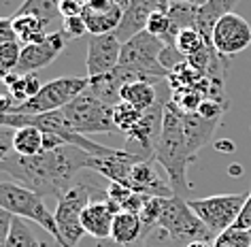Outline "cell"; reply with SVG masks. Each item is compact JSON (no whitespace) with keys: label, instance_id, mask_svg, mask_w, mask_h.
<instances>
[{"label":"cell","instance_id":"obj_26","mask_svg":"<svg viewBox=\"0 0 251 247\" xmlns=\"http://www.w3.org/2000/svg\"><path fill=\"white\" fill-rule=\"evenodd\" d=\"M7 247H43L34 232L30 230L26 220L13 218V226H11V234L7 239Z\"/></svg>","mask_w":251,"mask_h":247},{"label":"cell","instance_id":"obj_23","mask_svg":"<svg viewBox=\"0 0 251 247\" xmlns=\"http://www.w3.org/2000/svg\"><path fill=\"white\" fill-rule=\"evenodd\" d=\"M60 2L62 0H24L15 13L17 15H22V13L36 15V17H41L47 26H51L55 22V17L60 15Z\"/></svg>","mask_w":251,"mask_h":247},{"label":"cell","instance_id":"obj_21","mask_svg":"<svg viewBox=\"0 0 251 247\" xmlns=\"http://www.w3.org/2000/svg\"><path fill=\"white\" fill-rule=\"evenodd\" d=\"M43 137H45V132L41 128H34V126L17 128L13 132V154L24 156V158H32V156L43 154V151H45Z\"/></svg>","mask_w":251,"mask_h":247},{"label":"cell","instance_id":"obj_39","mask_svg":"<svg viewBox=\"0 0 251 247\" xmlns=\"http://www.w3.org/2000/svg\"><path fill=\"white\" fill-rule=\"evenodd\" d=\"M215 147L219 149V151H234V143H215Z\"/></svg>","mask_w":251,"mask_h":247},{"label":"cell","instance_id":"obj_18","mask_svg":"<svg viewBox=\"0 0 251 247\" xmlns=\"http://www.w3.org/2000/svg\"><path fill=\"white\" fill-rule=\"evenodd\" d=\"M181 119H183V130H185L187 143H190V149L196 156L213 138L219 126V119H206L202 115H198V113H181Z\"/></svg>","mask_w":251,"mask_h":247},{"label":"cell","instance_id":"obj_30","mask_svg":"<svg viewBox=\"0 0 251 247\" xmlns=\"http://www.w3.org/2000/svg\"><path fill=\"white\" fill-rule=\"evenodd\" d=\"M62 34L68 39H81L83 34H87V26H85V20L81 15L77 17H68V20H62Z\"/></svg>","mask_w":251,"mask_h":247},{"label":"cell","instance_id":"obj_32","mask_svg":"<svg viewBox=\"0 0 251 247\" xmlns=\"http://www.w3.org/2000/svg\"><path fill=\"white\" fill-rule=\"evenodd\" d=\"M13 128H2L0 126V164L13 156Z\"/></svg>","mask_w":251,"mask_h":247},{"label":"cell","instance_id":"obj_40","mask_svg":"<svg viewBox=\"0 0 251 247\" xmlns=\"http://www.w3.org/2000/svg\"><path fill=\"white\" fill-rule=\"evenodd\" d=\"M185 247H213L211 241H194V243L185 245Z\"/></svg>","mask_w":251,"mask_h":247},{"label":"cell","instance_id":"obj_1","mask_svg":"<svg viewBox=\"0 0 251 247\" xmlns=\"http://www.w3.org/2000/svg\"><path fill=\"white\" fill-rule=\"evenodd\" d=\"M90 154L75 145H64L53 151L24 158L13 154L0 164V170L9 173L20 186L41 196H53L55 200L75 186L79 170L87 168Z\"/></svg>","mask_w":251,"mask_h":247},{"label":"cell","instance_id":"obj_6","mask_svg":"<svg viewBox=\"0 0 251 247\" xmlns=\"http://www.w3.org/2000/svg\"><path fill=\"white\" fill-rule=\"evenodd\" d=\"M158 230L171 237L177 245L185 243L190 245L194 241H215L209 228L204 226V221L194 213L187 198L181 196H171V198H162V211L158 220Z\"/></svg>","mask_w":251,"mask_h":247},{"label":"cell","instance_id":"obj_38","mask_svg":"<svg viewBox=\"0 0 251 247\" xmlns=\"http://www.w3.org/2000/svg\"><path fill=\"white\" fill-rule=\"evenodd\" d=\"M173 4H192V7H202L206 4V0H168Z\"/></svg>","mask_w":251,"mask_h":247},{"label":"cell","instance_id":"obj_36","mask_svg":"<svg viewBox=\"0 0 251 247\" xmlns=\"http://www.w3.org/2000/svg\"><path fill=\"white\" fill-rule=\"evenodd\" d=\"M232 228H238V230H251V192L247 194V200H245V207L241 215H238L236 224Z\"/></svg>","mask_w":251,"mask_h":247},{"label":"cell","instance_id":"obj_3","mask_svg":"<svg viewBox=\"0 0 251 247\" xmlns=\"http://www.w3.org/2000/svg\"><path fill=\"white\" fill-rule=\"evenodd\" d=\"M166 43L151 36L149 32H139L130 41L122 45V58H119V68L128 71L136 81H153L166 79L168 68L162 64V52Z\"/></svg>","mask_w":251,"mask_h":247},{"label":"cell","instance_id":"obj_13","mask_svg":"<svg viewBox=\"0 0 251 247\" xmlns=\"http://www.w3.org/2000/svg\"><path fill=\"white\" fill-rule=\"evenodd\" d=\"M128 188L134 190V192L153 196V198H171V196H175L171 181H168V177L160 173V164L155 162V158H141L134 164Z\"/></svg>","mask_w":251,"mask_h":247},{"label":"cell","instance_id":"obj_8","mask_svg":"<svg viewBox=\"0 0 251 247\" xmlns=\"http://www.w3.org/2000/svg\"><path fill=\"white\" fill-rule=\"evenodd\" d=\"M90 87V79L85 77H60L45 83L41 92L22 105H15L11 113H22V115H41L49 111H60L75 100L79 94H83Z\"/></svg>","mask_w":251,"mask_h":247},{"label":"cell","instance_id":"obj_31","mask_svg":"<svg viewBox=\"0 0 251 247\" xmlns=\"http://www.w3.org/2000/svg\"><path fill=\"white\" fill-rule=\"evenodd\" d=\"M228 109V103H219V100H213V98H206L198 109V115H202L206 119H222L224 111Z\"/></svg>","mask_w":251,"mask_h":247},{"label":"cell","instance_id":"obj_9","mask_svg":"<svg viewBox=\"0 0 251 247\" xmlns=\"http://www.w3.org/2000/svg\"><path fill=\"white\" fill-rule=\"evenodd\" d=\"M245 200H247L245 194H215L206 196V198H190L187 202L217 239L222 232L236 224Z\"/></svg>","mask_w":251,"mask_h":247},{"label":"cell","instance_id":"obj_24","mask_svg":"<svg viewBox=\"0 0 251 247\" xmlns=\"http://www.w3.org/2000/svg\"><path fill=\"white\" fill-rule=\"evenodd\" d=\"M143 113L145 111L134 109V107L128 105V103L115 105L113 107V122H115V126H117V132H122L124 137L130 135V132H132L143 119Z\"/></svg>","mask_w":251,"mask_h":247},{"label":"cell","instance_id":"obj_14","mask_svg":"<svg viewBox=\"0 0 251 247\" xmlns=\"http://www.w3.org/2000/svg\"><path fill=\"white\" fill-rule=\"evenodd\" d=\"M168 7H171L168 0H128V4H126V9H124L122 24H119V28L115 30V36L122 43H126L139 32H145L151 13L168 9Z\"/></svg>","mask_w":251,"mask_h":247},{"label":"cell","instance_id":"obj_41","mask_svg":"<svg viewBox=\"0 0 251 247\" xmlns=\"http://www.w3.org/2000/svg\"><path fill=\"white\" fill-rule=\"evenodd\" d=\"M241 170H243V168L234 164V166H230V168H228V173H230V175H234V177H238V175H241Z\"/></svg>","mask_w":251,"mask_h":247},{"label":"cell","instance_id":"obj_2","mask_svg":"<svg viewBox=\"0 0 251 247\" xmlns=\"http://www.w3.org/2000/svg\"><path fill=\"white\" fill-rule=\"evenodd\" d=\"M153 158L164 168L175 196L187 198V194L192 190L190 179H187V166L196 160V156L192 154L190 143H187L181 111L171 103V98L164 107V122H162L160 138L155 143Z\"/></svg>","mask_w":251,"mask_h":247},{"label":"cell","instance_id":"obj_33","mask_svg":"<svg viewBox=\"0 0 251 247\" xmlns=\"http://www.w3.org/2000/svg\"><path fill=\"white\" fill-rule=\"evenodd\" d=\"M13 218H15V215H11L9 211H4V209L0 207V247H7V239L11 234Z\"/></svg>","mask_w":251,"mask_h":247},{"label":"cell","instance_id":"obj_11","mask_svg":"<svg viewBox=\"0 0 251 247\" xmlns=\"http://www.w3.org/2000/svg\"><path fill=\"white\" fill-rule=\"evenodd\" d=\"M122 45L124 43L117 39L115 32L90 36V41H87V58H85L87 79L115 71L119 66V58H122Z\"/></svg>","mask_w":251,"mask_h":247},{"label":"cell","instance_id":"obj_12","mask_svg":"<svg viewBox=\"0 0 251 247\" xmlns=\"http://www.w3.org/2000/svg\"><path fill=\"white\" fill-rule=\"evenodd\" d=\"M64 47H66V36L62 32H49L45 41L32 43V45H24L20 62H17V66H15V73L30 75V73L41 71V68L51 64L62 54Z\"/></svg>","mask_w":251,"mask_h":247},{"label":"cell","instance_id":"obj_15","mask_svg":"<svg viewBox=\"0 0 251 247\" xmlns=\"http://www.w3.org/2000/svg\"><path fill=\"white\" fill-rule=\"evenodd\" d=\"M115 213L117 211L106 200H92L85 207L83 215H81V224H83L85 234H90L96 241H106L111 237V226Z\"/></svg>","mask_w":251,"mask_h":247},{"label":"cell","instance_id":"obj_29","mask_svg":"<svg viewBox=\"0 0 251 247\" xmlns=\"http://www.w3.org/2000/svg\"><path fill=\"white\" fill-rule=\"evenodd\" d=\"M213 247H251V232L238 230V228H228L213 241Z\"/></svg>","mask_w":251,"mask_h":247},{"label":"cell","instance_id":"obj_16","mask_svg":"<svg viewBox=\"0 0 251 247\" xmlns=\"http://www.w3.org/2000/svg\"><path fill=\"white\" fill-rule=\"evenodd\" d=\"M136 81L132 75L124 68H115V71L106 73V75H100V77H92L90 79V92L96 94L100 100H104L106 105L115 107L122 103V90L128 83Z\"/></svg>","mask_w":251,"mask_h":247},{"label":"cell","instance_id":"obj_7","mask_svg":"<svg viewBox=\"0 0 251 247\" xmlns=\"http://www.w3.org/2000/svg\"><path fill=\"white\" fill-rule=\"evenodd\" d=\"M62 113L77 135L87 137L102 135V132H117V126L113 122V107L100 100L96 94H92L90 87L75 100H71L62 109Z\"/></svg>","mask_w":251,"mask_h":247},{"label":"cell","instance_id":"obj_19","mask_svg":"<svg viewBox=\"0 0 251 247\" xmlns=\"http://www.w3.org/2000/svg\"><path fill=\"white\" fill-rule=\"evenodd\" d=\"M11 20H13V30L17 34V41L22 45H32V43H41L47 39L49 26L41 17L30 15V13H22V15L13 13Z\"/></svg>","mask_w":251,"mask_h":247},{"label":"cell","instance_id":"obj_37","mask_svg":"<svg viewBox=\"0 0 251 247\" xmlns=\"http://www.w3.org/2000/svg\"><path fill=\"white\" fill-rule=\"evenodd\" d=\"M117 0H87L85 7H92V9H104V7H111L115 4Z\"/></svg>","mask_w":251,"mask_h":247},{"label":"cell","instance_id":"obj_22","mask_svg":"<svg viewBox=\"0 0 251 247\" xmlns=\"http://www.w3.org/2000/svg\"><path fill=\"white\" fill-rule=\"evenodd\" d=\"M4 83L9 87V96L15 100L17 105L26 103L32 96L41 92V79L36 77V73H30V75H17V73H11Z\"/></svg>","mask_w":251,"mask_h":247},{"label":"cell","instance_id":"obj_27","mask_svg":"<svg viewBox=\"0 0 251 247\" xmlns=\"http://www.w3.org/2000/svg\"><path fill=\"white\" fill-rule=\"evenodd\" d=\"M22 49H24V45L20 41H11V43L0 45V81H4L11 73H15Z\"/></svg>","mask_w":251,"mask_h":247},{"label":"cell","instance_id":"obj_4","mask_svg":"<svg viewBox=\"0 0 251 247\" xmlns=\"http://www.w3.org/2000/svg\"><path fill=\"white\" fill-rule=\"evenodd\" d=\"M106 190H100L92 183L79 181L62 194L58 198V207H55V224H58L60 237L64 247H77L81 237L85 234L83 224H81V215H83L85 207L92 200H104Z\"/></svg>","mask_w":251,"mask_h":247},{"label":"cell","instance_id":"obj_20","mask_svg":"<svg viewBox=\"0 0 251 247\" xmlns=\"http://www.w3.org/2000/svg\"><path fill=\"white\" fill-rule=\"evenodd\" d=\"M122 103L132 105L139 111H149L158 105V90L149 81H132L122 90Z\"/></svg>","mask_w":251,"mask_h":247},{"label":"cell","instance_id":"obj_28","mask_svg":"<svg viewBox=\"0 0 251 247\" xmlns=\"http://www.w3.org/2000/svg\"><path fill=\"white\" fill-rule=\"evenodd\" d=\"M145 32H149L151 36H158V39H162L164 43L168 41V36H171V17H168V9L151 13Z\"/></svg>","mask_w":251,"mask_h":247},{"label":"cell","instance_id":"obj_5","mask_svg":"<svg viewBox=\"0 0 251 247\" xmlns=\"http://www.w3.org/2000/svg\"><path fill=\"white\" fill-rule=\"evenodd\" d=\"M0 207L4 211H9L11 215H15V218L30 220L34 224H39L43 230H47L53 237L55 245L64 247L58 224H55V215L45 207L41 194L20 186L17 181H0Z\"/></svg>","mask_w":251,"mask_h":247},{"label":"cell","instance_id":"obj_42","mask_svg":"<svg viewBox=\"0 0 251 247\" xmlns=\"http://www.w3.org/2000/svg\"><path fill=\"white\" fill-rule=\"evenodd\" d=\"M77 2H79V4H83V7H85V4H87V0H77Z\"/></svg>","mask_w":251,"mask_h":247},{"label":"cell","instance_id":"obj_35","mask_svg":"<svg viewBox=\"0 0 251 247\" xmlns=\"http://www.w3.org/2000/svg\"><path fill=\"white\" fill-rule=\"evenodd\" d=\"M11 41H17V34L13 30V20L11 17H0V45Z\"/></svg>","mask_w":251,"mask_h":247},{"label":"cell","instance_id":"obj_34","mask_svg":"<svg viewBox=\"0 0 251 247\" xmlns=\"http://www.w3.org/2000/svg\"><path fill=\"white\" fill-rule=\"evenodd\" d=\"M83 13V4H79L77 0H62L60 2V17L68 20V17H77Z\"/></svg>","mask_w":251,"mask_h":247},{"label":"cell","instance_id":"obj_25","mask_svg":"<svg viewBox=\"0 0 251 247\" xmlns=\"http://www.w3.org/2000/svg\"><path fill=\"white\" fill-rule=\"evenodd\" d=\"M175 47H177V52L187 60V58H192L194 54L202 52L204 47H211V45H206L204 36L200 34L196 28H185L175 36Z\"/></svg>","mask_w":251,"mask_h":247},{"label":"cell","instance_id":"obj_17","mask_svg":"<svg viewBox=\"0 0 251 247\" xmlns=\"http://www.w3.org/2000/svg\"><path fill=\"white\" fill-rule=\"evenodd\" d=\"M81 17L85 20L87 26V34L90 36H98V34H111L115 32L122 24L124 17V7L119 2L111 4L104 9H92V7H83Z\"/></svg>","mask_w":251,"mask_h":247},{"label":"cell","instance_id":"obj_10","mask_svg":"<svg viewBox=\"0 0 251 247\" xmlns=\"http://www.w3.org/2000/svg\"><path fill=\"white\" fill-rule=\"evenodd\" d=\"M213 49L222 55L224 60L234 58L236 54H243L251 45V26L245 17L232 13H226L219 17L211 34Z\"/></svg>","mask_w":251,"mask_h":247}]
</instances>
